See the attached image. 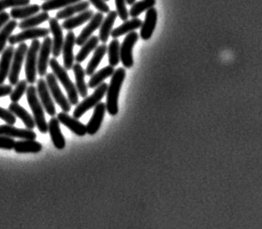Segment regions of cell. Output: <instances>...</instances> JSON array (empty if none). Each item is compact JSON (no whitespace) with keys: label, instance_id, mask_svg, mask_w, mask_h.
I'll return each mask as SVG.
<instances>
[{"label":"cell","instance_id":"ab89813d","mask_svg":"<svg viewBox=\"0 0 262 229\" xmlns=\"http://www.w3.org/2000/svg\"><path fill=\"white\" fill-rule=\"evenodd\" d=\"M15 143L16 141L13 138L5 136V135H0V149L11 151L14 149Z\"/></svg>","mask_w":262,"mask_h":229},{"label":"cell","instance_id":"d4e9b609","mask_svg":"<svg viewBox=\"0 0 262 229\" xmlns=\"http://www.w3.org/2000/svg\"><path fill=\"white\" fill-rule=\"evenodd\" d=\"M143 22L140 18H135L131 20H127L124 24H121L118 28L112 30V37L115 38H118L119 37L125 35L127 33H131L136 29H140L142 26Z\"/></svg>","mask_w":262,"mask_h":229},{"label":"cell","instance_id":"8fae6325","mask_svg":"<svg viewBox=\"0 0 262 229\" xmlns=\"http://www.w3.org/2000/svg\"><path fill=\"white\" fill-rule=\"evenodd\" d=\"M50 29L45 28H33V29H25L21 33L11 35L9 38V43L10 45H14L19 43H24L26 40L37 39L39 37H46L50 33Z\"/></svg>","mask_w":262,"mask_h":229},{"label":"cell","instance_id":"f35d334b","mask_svg":"<svg viewBox=\"0 0 262 229\" xmlns=\"http://www.w3.org/2000/svg\"><path fill=\"white\" fill-rule=\"evenodd\" d=\"M116 12L122 21H127L129 13L126 8V0H116Z\"/></svg>","mask_w":262,"mask_h":229},{"label":"cell","instance_id":"603a6c76","mask_svg":"<svg viewBox=\"0 0 262 229\" xmlns=\"http://www.w3.org/2000/svg\"><path fill=\"white\" fill-rule=\"evenodd\" d=\"M89 7V1H81V2L74 4V5H69V6L64 8L63 9H61V11L57 12L56 14V18L58 20L68 19V18H72V16L76 13H81L88 10Z\"/></svg>","mask_w":262,"mask_h":229},{"label":"cell","instance_id":"83f0119b","mask_svg":"<svg viewBox=\"0 0 262 229\" xmlns=\"http://www.w3.org/2000/svg\"><path fill=\"white\" fill-rule=\"evenodd\" d=\"M41 9V6L37 5H26V6L13 8L10 12V17L13 19H26L35 15Z\"/></svg>","mask_w":262,"mask_h":229},{"label":"cell","instance_id":"9c48e42d","mask_svg":"<svg viewBox=\"0 0 262 229\" xmlns=\"http://www.w3.org/2000/svg\"><path fill=\"white\" fill-rule=\"evenodd\" d=\"M37 96L39 97L40 101L42 103V107L47 113L52 117H54L57 113L56 107H55L53 98L51 96L50 91L48 88L47 81L43 78H40L37 81Z\"/></svg>","mask_w":262,"mask_h":229},{"label":"cell","instance_id":"3957f363","mask_svg":"<svg viewBox=\"0 0 262 229\" xmlns=\"http://www.w3.org/2000/svg\"><path fill=\"white\" fill-rule=\"evenodd\" d=\"M49 65H50L51 68L53 70V74L56 76L57 80L61 83V85L63 86V88H65L71 105H78V92H77V88L74 85V83L72 82L70 77L68 76L67 70L60 65L59 63L57 61V59L55 57L50 59Z\"/></svg>","mask_w":262,"mask_h":229},{"label":"cell","instance_id":"4316f807","mask_svg":"<svg viewBox=\"0 0 262 229\" xmlns=\"http://www.w3.org/2000/svg\"><path fill=\"white\" fill-rule=\"evenodd\" d=\"M107 46L105 44H102L96 48L94 54H93L92 59L90 60L89 64H88V68L85 70V75L92 76L94 74L96 68L100 65L101 61H102L103 57H105V55L107 53Z\"/></svg>","mask_w":262,"mask_h":229},{"label":"cell","instance_id":"4dcf8cb0","mask_svg":"<svg viewBox=\"0 0 262 229\" xmlns=\"http://www.w3.org/2000/svg\"><path fill=\"white\" fill-rule=\"evenodd\" d=\"M115 68L112 66L109 65L102 68L99 72L92 75V78L90 79L88 87L89 88H96L101 85L104 80L107 79L110 76H112L115 72Z\"/></svg>","mask_w":262,"mask_h":229},{"label":"cell","instance_id":"8992f818","mask_svg":"<svg viewBox=\"0 0 262 229\" xmlns=\"http://www.w3.org/2000/svg\"><path fill=\"white\" fill-rule=\"evenodd\" d=\"M28 45L25 43H22L18 45L13 54V61H12L11 69L9 72V81L10 85L15 86L19 81V74L22 69L24 59L26 57L28 52Z\"/></svg>","mask_w":262,"mask_h":229},{"label":"cell","instance_id":"d6a6232c","mask_svg":"<svg viewBox=\"0 0 262 229\" xmlns=\"http://www.w3.org/2000/svg\"><path fill=\"white\" fill-rule=\"evenodd\" d=\"M18 25V24L16 20H9L0 31V54L5 51L7 41L9 37H11L12 33Z\"/></svg>","mask_w":262,"mask_h":229},{"label":"cell","instance_id":"ee69618b","mask_svg":"<svg viewBox=\"0 0 262 229\" xmlns=\"http://www.w3.org/2000/svg\"><path fill=\"white\" fill-rule=\"evenodd\" d=\"M10 18V14L7 12L3 11L0 13V31L4 28L5 24L9 22Z\"/></svg>","mask_w":262,"mask_h":229},{"label":"cell","instance_id":"484cf974","mask_svg":"<svg viewBox=\"0 0 262 229\" xmlns=\"http://www.w3.org/2000/svg\"><path fill=\"white\" fill-rule=\"evenodd\" d=\"M72 70L74 72L75 78H76V88H77L79 95L82 98L88 97V87L85 84V73L83 68L81 67V65H80V64H76L73 65Z\"/></svg>","mask_w":262,"mask_h":229},{"label":"cell","instance_id":"ac0fdd59","mask_svg":"<svg viewBox=\"0 0 262 229\" xmlns=\"http://www.w3.org/2000/svg\"><path fill=\"white\" fill-rule=\"evenodd\" d=\"M105 112H106V106L105 103L100 102L98 105L95 107L93 115L88 124H86L88 135H94L95 134L97 133V131L101 128L103 120L105 117Z\"/></svg>","mask_w":262,"mask_h":229},{"label":"cell","instance_id":"8d00e7d4","mask_svg":"<svg viewBox=\"0 0 262 229\" xmlns=\"http://www.w3.org/2000/svg\"><path fill=\"white\" fill-rule=\"evenodd\" d=\"M27 89H28L27 80L18 81V84L16 85L15 89L13 90L10 94V100H12V102H18V100L22 98L24 93L27 92Z\"/></svg>","mask_w":262,"mask_h":229},{"label":"cell","instance_id":"7a4b0ae2","mask_svg":"<svg viewBox=\"0 0 262 229\" xmlns=\"http://www.w3.org/2000/svg\"><path fill=\"white\" fill-rule=\"evenodd\" d=\"M27 100L29 102L33 114V119L35 120L36 127L38 131L42 134L48 132V124L47 123L43 107L37 96V88L34 86H29L27 89Z\"/></svg>","mask_w":262,"mask_h":229},{"label":"cell","instance_id":"2e32d148","mask_svg":"<svg viewBox=\"0 0 262 229\" xmlns=\"http://www.w3.org/2000/svg\"><path fill=\"white\" fill-rule=\"evenodd\" d=\"M0 135H5L11 138H18L22 140H36L37 134L33 130L19 129L11 124L0 126Z\"/></svg>","mask_w":262,"mask_h":229},{"label":"cell","instance_id":"f546056e","mask_svg":"<svg viewBox=\"0 0 262 229\" xmlns=\"http://www.w3.org/2000/svg\"><path fill=\"white\" fill-rule=\"evenodd\" d=\"M99 41L100 39L98 37L92 36L88 41H85V44L81 46V50L79 51V53L75 57V60L77 61V64H81L82 61H85L90 53L96 50V48L98 47Z\"/></svg>","mask_w":262,"mask_h":229},{"label":"cell","instance_id":"5bb4252c","mask_svg":"<svg viewBox=\"0 0 262 229\" xmlns=\"http://www.w3.org/2000/svg\"><path fill=\"white\" fill-rule=\"evenodd\" d=\"M103 20H104V16H103L102 13L97 12V13H95L88 26L85 27V29L81 31L80 35L76 38V44L78 46H82L85 41L92 37L95 31L101 27Z\"/></svg>","mask_w":262,"mask_h":229},{"label":"cell","instance_id":"5b68a950","mask_svg":"<svg viewBox=\"0 0 262 229\" xmlns=\"http://www.w3.org/2000/svg\"><path fill=\"white\" fill-rule=\"evenodd\" d=\"M40 47H41V44L39 40L34 39L32 41L27 52L25 74H26L27 81L31 85L34 84L37 80V58H38Z\"/></svg>","mask_w":262,"mask_h":229},{"label":"cell","instance_id":"4fadbf2b","mask_svg":"<svg viewBox=\"0 0 262 229\" xmlns=\"http://www.w3.org/2000/svg\"><path fill=\"white\" fill-rule=\"evenodd\" d=\"M76 36L75 33L70 31L68 32L64 40L63 47H62V53H63L64 68L69 71L72 69L74 65L75 57L73 53L75 44H76Z\"/></svg>","mask_w":262,"mask_h":229},{"label":"cell","instance_id":"60d3db41","mask_svg":"<svg viewBox=\"0 0 262 229\" xmlns=\"http://www.w3.org/2000/svg\"><path fill=\"white\" fill-rule=\"evenodd\" d=\"M0 119L11 126L16 123L15 116L11 112H9V110L5 109L3 107H0Z\"/></svg>","mask_w":262,"mask_h":229},{"label":"cell","instance_id":"b9f144b4","mask_svg":"<svg viewBox=\"0 0 262 229\" xmlns=\"http://www.w3.org/2000/svg\"><path fill=\"white\" fill-rule=\"evenodd\" d=\"M90 3L96 8L99 12L102 13H108L110 12L109 5L105 3V0H89Z\"/></svg>","mask_w":262,"mask_h":229},{"label":"cell","instance_id":"7bdbcfd3","mask_svg":"<svg viewBox=\"0 0 262 229\" xmlns=\"http://www.w3.org/2000/svg\"><path fill=\"white\" fill-rule=\"evenodd\" d=\"M13 92L12 85H0V97L9 96Z\"/></svg>","mask_w":262,"mask_h":229},{"label":"cell","instance_id":"7c38bea8","mask_svg":"<svg viewBox=\"0 0 262 229\" xmlns=\"http://www.w3.org/2000/svg\"><path fill=\"white\" fill-rule=\"evenodd\" d=\"M49 26L50 32L53 33V53L55 58L59 57L62 52V47L64 44L63 32L62 28L58 23V19L56 18H52L49 19Z\"/></svg>","mask_w":262,"mask_h":229},{"label":"cell","instance_id":"cb8c5ba5","mask_svg":"<svg viewBox=\"0 0 262 229\" xmlns=\"http://www.w3.org/2000/svg\"><path fill=\"white\" fill-rule=\"evenodd\" d=\"M94 14L93 10H88H88L82 12L76 17H72V18L66 19L61 27H62V29H66V30L72 31V29L81 26L82 24L92 19Z\"/></svg>","mask_w":262,"mask_h":229},{"label":"cell","instance_id":"836d02e7","mask_svg":"<svg viewBox=\"0 0 262 229\" xmlns=\"http://www.w3.org/2000/svg\"><path fill=\"white\" fill-rule=\"evenodd\" d=\"M107 53L110 65L114 68L118 66L120 61V44L118 39L115 38L110 43Z\"/></svg>","mask_w":262,"mask_h":229},{"label":"cell","instance_id":"d6986e66","mask_svg":"<svg viewBox=\"0 0 262 229\" xmlns=\"http://www.w3.org/2000/svg\"><path fill=\"white\" fill-rule=\"evenodd\" d=\"M48 132L50 134L51 139L54 147L57 150H63L66 147V140L61 133L59 120L57 118H51L48 123Z\"/></svg>","mask_w":262,"mask_h":229},{"label":"cell","instance_id":"ffe728a7","mask_svg":"<svg viewBox=\"0 0 262 229\" xmlns=\"http://www.w3.org/2000/svg\"><path fill=\"white\" fill-rule=\"evenodd\" d=\"M14 52V48L11 45L5 48L2 53V57L0 59V85L4 84L7 77L9 76Z\"/></svg>","mask_w":262,"mask_h":229},{"label":"cell","instance_id":"30bf717a","mask_svg":"<svg viewBox=\"0 0 262 229\" xmlns=\"http://www.w3.org/2000/svg\"><path fill=\"white\" fill-rule=\"evenodd\" d=\"M53 51V40L49 36L44 38L40 47L38 58H37V72L41 77L46 76L49 64V56Z\"/></svg>","mask_w":262,"mask_h":229},{"label":"cell","instance_id":"277c9868","mask_svg":"<svg viewBox=\"0 0 262 229\" xmlns=\"http://www.w3.org/2000/svg\"><path fill=\"white\" fill-rule=\"evenodd\" d=\"M107 89V83H101V85L96 88L94 93L92 96L85 97L81 103H79L77 107L75 108L74 112H73V117L79 120V118L83 116L85 112H88L89 110L96 107V105H98L99 103L101 102L103 97L106 94Z\"/></svg>","mask_w":262,"mask_h":229},{"label":"cell","instance_id":"ba28073f","mask_svg":"<svg viewBox=\"0 0 262 229\" xmlns=\"http://www.w3.org/2000/svg\"><path fill=\"white\" fill-rule=\"evenodd\" d=\"M139 39V34L136 32L128 33L120 45V61L125 68H131L134 65V47Z\"/></svg>","mask_w":262,"mask_h":229},{"label":"cell","instance_id":"e0dca14e","mask_svg":"<svg viewBox=\"0 0 262 229\" xmlns=\"http://www.w3.org/2000/svg\"><path fill=\"white\" fill-rule=\"evenodd\" d=\"M158 13L155 8L148 9L145 14L144 23L140 28V37L143 40H149L153 35L157 24Z\"/></svg>","mask_w":262,"mask_h":229},{"label":"cell","instance_id":"e575fe53","mask_svg":"<svg viewBox=\"0 0 262 229\" xmlns=\"http://www.w3.org/2000/svg\"><path fill=\"white\" fill-rule=\"evenodd\" d=\"M155 4L156 0H140L139 2L135 3L129 10V15L131 18H138V16H140L141 13L153 8Z\"/></svg>","mask_w":262,"mask_h":229},{"label":"cell","instance_id":"52a82bcc","mask_svg":"<svg viewBox=\"0 0 262 229\" xmlns=\"http://www.w3.org/2000/svg\"><path fill=\"white\" fill-rule=\"evenodd\" d=\"M46 81L50 93L53 96L55 101L57 103V105L61 107L62 112L68 113L71 111L72 105H71L69 100L61 92L56 76L53 73H48L46 75Z\"/></svg>","mask_w":262,"mask_h":229},{"label":"cell","instance_id":"74e56055","mask_svg":"<svg viewBox=\"0 0 262 229\" xmlns=\"http://www.w3.org/2000/svg\"><path fill=\"white\" fill-rule=\"evenodd\" d=\"M29 4L30 0H0V13L9 8L26 6Z\"/></svg>","mask_w":262,"mask_h":229},{"label":"cell","instance_id":"7402d4cb","mask_svg":"<svg viewBox=\"0 0 262 229\" xmlns=\"http://www.w3.org/2000/svg\"><path fill=\"white\" fill-rule=\"evenodd\" d=\"M117 17H118L117 12L110 11L106 18L103 20L102 24L100 27V33H99V39L102 44H105L107 43Z\"/></svg>","mask_w":262,"mask_h":229},{"label":"cell","instance_id":"f1b7e54d","mask_svg":"<svg viewBox=\"0 0 262 229\" xmlns=\"http://www.w3.org/2000/svg\"><path fill=\"white\" fill-rule=\"evenodd\" d=\"M13 150L18 154H37L42 151V145L39 142L36 141V140H22L16 141Z\"/></svg>","mask_w":262,"mask_h":229},{"label":"cell","instance_id":"bcb514c9","mask_svg":"<svg viewBox=\"0 0 262 229\" xmlns=\"http://www.w3.org/2000/svg\"><path fill=\"white\" fill-rule=\"evenodd\" d=\"M105 2H107V1H110V0H105Z\"/></svg>","mask_w":262,"mask_h":229},{"label":"cell","instance_id":"44dd1931","mask_svg":"<svg viewBox=\"0 0 262 229\" xmlns=\"http://www.w3.org/2000/svg\"><path fill=\"white\" fill-rule=\"evenodd\" d=\"M9 112H11L14 116L19 118L22 120L24 124H25L27 129L33 130L35 128V120L33 116H31L24 107H21L17 102H12L9 107Z\"/></svg>","mask_w":262,"mask_h":229},{"label":"cell","instance_id":"6da1fadb","mask_svg":"<svg viewBox=\"0 0 262 229\" xmlns=\"http://www.w3.org/2000/svg\"><path fill=\"white\" fill-rule=\"evenodd\" d=\"M126 76L125 69L120 68L115 71L112 75V80L108 85L106 92V111L111 116H116L118 114V99L120 96V90Z\"/></svg>","mask_w":262,"mask_h":229},{"label":"cell","instance_id":"f6af8a7d","mask_svg":"<svg viewBox=\"0 0 262 229\" xmlns=\"http://www.w3.org/2000/svg\"><path fill=\"white\" fill-rule=\"evenodd\" d=\"M136 1V0H126V4L129 5H133Z\"/></svg>","mask_w":262,"mask_h":229},{"label":"cell","instance_id":"d590c367","mask_svg":"<svg viewBox=\"0 0 262 229\" xmlns=\"http://www.w3.org/2000/svg\"><path fill=\"white\" fill-rule=\"evenodd\" d=\"M81 0H48L42 4L41 9L43 12L52 11L55 9H62L69 5L81 2Z\"/></svg>","mask_w":262,"mask_h":229},{"label":"cell","instance_id":"9a60e30c","mask_svg":"<svg viewBox=\"0 0 262 229\" xmlns=\"http://www.w3.org/2000/svg\"><path fill=\"white\" fill-rule=\"evenodd\" d=\"M57 119L59 120V122L64 124L66 127H68L72 132L75 135L78 136H85L88 134V130H86V126L82 124L81 121H79L78 119L72 117L66 112H60L57 115Z\"/></svg>","mask_w":262,"mask_h":229},{"label":"cell","instance_id":"1f68e13d","mask_svg":"<svg viewBox=\"0 0 262 229\" xmlns=\"http://www.w3.org/2000/svg\"><path fill=\"white\" fill-rule=\"evenodd\" d=\"M49 19H50V16L48 14V12H42V13L32 16L30 18L23 20L20 24H18V28L20 29H24V30L33 29Z\"/></svg>","mask_w":262,"mask_h":229}]
</instances>
